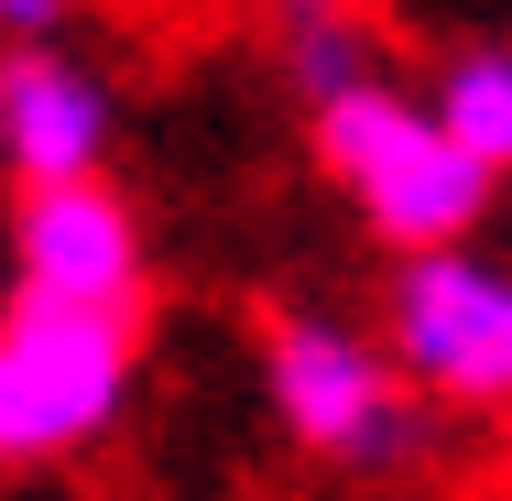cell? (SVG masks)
Listing matches in <instances>:
<instances>
[{
	"label": "cell",
	"mask_w": 512,
	"mask_h": 501,
	"mask_svg": "<svg viewBox=\"0 0 512 501\" xmlns=\"http://www.w3.org/2000/svg\"><path fill=\"white\" fill-rule=\"evenodd\" d=\"M306 109H316V164L349 186V207H360L371 240L425 251V240H469L480 229V207H491L502 175L480 153H458L447 120L414 99V88H393L371 66V77H349V88H327Z\"/></svg>",
	"instance_id": "obj_1"
},
{
	"label": "cell",
	"mask_w": 512,
	"mask_h": 501,
	"mask_svg": "<svg viewBox=\"0 0 512 501\" xmlns=\"http://www.w3.org/2000/svg\"><path fill=\"white\" fill-rule=\"evenodd\" d=\"M131 382H142V305L11 295L0 305V469L88 458L131 414Z\"/></svg>",
	"instance_id": "obj_2"
},
{
	"label": "cell",
	"mask_w": 512,
	"mask_h": 501,
	"mask_svg": "<svg viewBox=\"0 0 512 501\" xmlns=\"http://www.w3.org/2000/svg\"><path fill=\"white\" fill-rule=\"evenodd\" d=\"M262 403H273V425L327 458V469H349V480H393L425 458V393H414L404 371H393V349L382 338H360L349 316H273L262 327Z\"/></svg>",
	"instance_id": "obj_3"
},
{
	"label": "cell",
	"mask_w": 512,
	"mask_h": 501,
	"mask_svg": "<svg viewBox=\"0 0 512 501\" xmlns=\"http://www.w3.org/2000/svg\"><path fill=\"white\" fill-rule=\"evenodd\" d=\"M382 349L425 403L512 414V262L469 251V240L404 251V273L382 295Z\"/></svg>",
	"instance_id": "obj_4"
},
{
	"label": "cell",
	"mask_w": 512,
	"mask_h": 501,
	"mask_svg": "<svg viewBox=\"0 0 512 501\" xmlns=\"http://www.w3.org/2000/svg\"><path fill=\"white\" fill-rule=\"evenodd\" d=\"M11 273H22V295H66V305H142V273H153V251H142V207L99 175H44V186H22L11 207Z\"/></svg>",
	"instance_id": "obj_5"
},
{
	"label": "cell",
	"mask_w": 512,
	"mask_h": 501,
	"mask_svg": "<svg viewBox=\"0 0 512 501\" xmlns=\"http://www.w3.org/2000/svg\"><path fill=\"white\" fill-rule=\"evenodd\" d=\"M109 142H120V99H109V77H99V66H77L55 33H33V44L0 66V175H11V186L99 175Z\"/></svg>",
	"instance_id": "obj_6"
},
{
	"label": "cell",
	"mask_w": 512,
	"mask_h": 501,
	"mask_svg": "<svg viewBox=\"0 0 512 501\" xmlns=\"http://www.w3.org/2000/svg\"><path fill=\"white\" fill-rule=\"evenodd\" d=\"M273 55H284V77H295V99H327V88H349V77L382 66L360 0H273Z\"/></svg>",
	"instance_id": "obj_7"
},
{
	"label": "cell",
	"mask_w": 512,
	"mask_h": 501,
	"mask_svg": "<svg viewBox=\"0 0 512 501\" xmlns=\"http://www.w3.org/2000/svg\"><path fill=\"white\" fill-rule=\"evenodd\" d=\"M425 109L447 120L458 153H480L491 175H512V44H458Z\"/></svg>",
	"instance_id": "obj_8"
},
{
	"label": "cell",
	"mask_w": 512,
	"mask_h": 501,
	"mask_svg": "<svg viewBox=\"0 0 512 501\" xmlns=\"http://www.w3.org/2000/svg\"><path fill=\"white\" fill-rule=\"evenodd\" d=\"M66 11H77V0H0V33L33 44V33H66Z\"/></svg>",
	"instance_id": "obj_9"
}]
</instances>
